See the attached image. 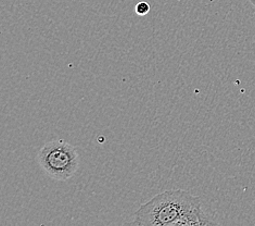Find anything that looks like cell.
I'll return each mask as SVG.
<instances>
[{"label": "cell", "instance_id": "cell-1", "mask_svg": "<svg viewBox=\"0 0 255 226\" xmlns=\"http://www.w3.org/2000/svg\"><path fill=\"white\" fill-rule=\"evenodd\" d=\"M133 225L139 226H200L216 225L205 215L199 197L184 189L157 194L139 207Z\"/></svg>", "mask_w": 255, "mask_h": 226}, {"label": "cell", "instance_id": "cell-2", "mask_svg": "<svg viewBox=\"0 0 255 226\" xmlns=\"http://www.w3.org/2000/svg\"><path fill=\"white\" fill-rule=\"evenodd\" d=\"M42 171L56 181H66L80 169V156L73 145L58 139L42 146L38 152Z\"/></svg>", "mask_w": 255, "mask_h": 226}, {"label": "cell", "instance_id": "cell-3", "mask_svg": "<svg viewBox=\"0 0 255 226\" xmlns=\"http://www.w3.org/2000/svg\"><path fill=\"white\" fill-rule=\"evenodd\" d=\"M135 11H136V13H137L138 15H140V16L147 15V14L149 13V12H150V4H149L148 2H145V1L139 2V3L136 5Z\"/></svg>", "mask_w": 255, "mask_h": 226}, {"label": "cell", "instance_id": "cell-4", "mask_svg": "<svg viewBox=\"0 0 255 226\" xmlns=\"http://www.w3.org/2000/svg\"><path fill=\"white\" fill-rule=\"evenodd\" d=\"M249 2H250L252 4V7L255 9V0H248Z\"/></svg>", "mask_w": 255, "mask_h": 226}]
</instances>
